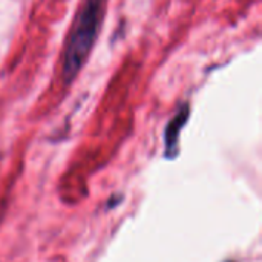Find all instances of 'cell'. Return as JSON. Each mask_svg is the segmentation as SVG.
Wrapping results in <instances>:
<instances>
[{
    "mask_svg": "<svg viewBox=\"0 0 262 262\" xmlns=\"http://www.w3.org/2000/svg\"><path fill=\"white\" fill-rule=\"evenodd\" d=\"M104 9L106 0H83L64 46L61 63L64 84H71L86 64L101 31Z\"/></svg>",
    "mask_w": 262,
    "mask_h": 262,
    "instance_id": "obj_1",
    "label": "cell"
},
{
    "mask_svg": "<svg viewBox=\"0 0 262 262\" xmlns=\"http://www.w3.org/2000/svg\"><path fill=\"white\" fill-rule=\"evenodd\" d=\"M190 117V104L189 103H183L175 115L172 117V120L167 123L166 129H164V152L167 158H175L178 155V143H180V134L183 130V127L186 126L187 120Z\"/></svg>",
    "mask_w": 262,
    "mask_h": 262,
    "instance_id": "obj_2",
    "label": "cell"
}]
</instances>
